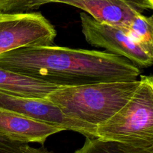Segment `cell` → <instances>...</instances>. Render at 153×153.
<instances>
[{
	"label": "cell",
	"instance_id": "8fae6325",
	"mask_svg": "<svg viewBox=\"0 0 153 153\" xmlns=\"http://www.w3.org/2000/svg\"><path fill=\"white\" fill-rule=\"evenodd\" d=\"M74 153H153V147H139L112 140L86 138L83 146Z\"/></svg>",
	"mask_w": 153,
	"mask_h": 153
},
{
	"label": "cell",
	"instance_id": "5bb4252c",
	"mask_svg": "<svg viewBox=\"0 0 153 153\" xmlns=\"http://www.w3.org/2000/svg\"><path fill=\"white\" fill-rule=\"evenodd\" d=\"M55 1L56 0H32L31 7H32V9H36L37 7H40L41 5H43V4L51 2H55Z\"/></svg>",
	"mask_w": 153,
	"mask_h": 153
},
{
	"label": "cell",
	"instance_id": "9a60e30c",
	"mask_svg": "<svg viewBox=\"0 0 153 153\" xmlns=\"http://www.w3.org/2000/svg\"><path fill=\"white\" fill-rule=\"evenodd\" d=\"M148 1H149V3H150V4H153V0H147Z\"/></svg>",
	"mask_w": 153,
	"mask_h": 153
},
{
	"label": "cell",
	"instance_id": "277c9868",
	"mask_svg": "<svg viewBox=\"0 0 153 153\" xmlns=\"http://www.w3.org/2000/svg\"><path fill=\"white\" fill-rule=\"evenodd\" d=\"M54 25L39 12H0V55L20 48L51 46Z\"/></svg>",
	"mask_w": 153,
	"mask_h": 153
},
{
	"label": "cell",
	"instance_id": "4fadbf2b",
	"mask_svg": "<svg viewBox=\"0 0 153 153\" xmlns=\"http://www.w3.org/2000/svg\"><path fill=\"white\" fill-rule=\"evenodd\" d=\"M32 0H0L1 13H24L32 10Z\"/></svg>",
	"mask_w": 153,
	"mask_h": 153
},
{
	"label": "cell",
	"instance_id": "7c38bea8",
	"mask_svg": "<svg viewBox=\"0 0 153 153\" xmlns=\"http://www.w3.org/2000/svg\"><path fill=\"white\" fill-rule=\"evenodd\" d=\"M0 153H54L46 148H34L28 143L7 140L0 136Z\"/></svg>",
	"mask_w": 153,
	"mask_h": 153
},
{
	"label": "cell",
	"instance_id": "5b68a950",
	"mask_svg": "<svg viewBox=\"0 0 153 153\" xmlns=\"http://www.w3.org/2000/svg\"><path fill=\"white\" fill-rule=\"evenodd\" d=\"M82 31L91 46L128 60L139 68L152 65L153 56L133 41L123 28L100 23L85 12L80 13Z\"/></svg>",
	"mask_w": 153,
	"mask_h": 153
},
{
	"label": "cell",
	"instance_id": "6da1fadb",
	"mask_svg": "<svg viewBox=\"0 0 153 153\" xmlns=\"http://www.w3.org/2000/svg\"><path fill=\"white\" fill-rule=\"evenodd\" d=\"M0 67L61 87L134 81L142 73L128 60L109 52L54 45L1 54Z\"/></svg>",
	"mask_w": 153,
	"mask_h": 153
},
{
	"label": "cell",
	"instance_id": "ba28073f",
	"mask_svg": "<svg viewBox=\"0 0 153 153\" xmlns=\"http://www.w3.org/2000/svg\"><path fill=\"white\" fill-rule=\"evenodd\" d=\"M62 131L66 130L28 117L0 110V136L7 140L43 145L48 137Z\"/></svg>",
	"mask_w": 153,
	"mask_h": 153
},
{
	"label": "cell",
	"instance_id": "52a82bcc",
	"mask_svg": "<svg viewBox=\"0 0 153 153\" xmlns=\"http://www.w3.org/2000/svg\"><path fill=\"white\" fill-rule=\"evenodd\" d=\"M55 2L78 7L100 23L120 28L153 7L147 0H56Z\"/></svg>",
	"mask_w": 153,
	"mask_h": 153
},
{
	"label": "cell",
	"instance_id": "9c48e42d",
	"mask_svg": "<svg viewBox=\"0 0 153 153\" xmlns=\"http://www.w3.org/2000/svg\"><path fill=\"white\" fill-rule=\"evenodd\" d=\"M63 87L0 67V91L17 97L46 99Z\"/></svg>",
	"mask_w": 153,
	"mask_h": 153
},
{
	"label": "cell",
	"instance_id": "30bf717a",
	"mask_svg": "<svg viewBox=\"0 0 153 153\" xmlns=\"http://www.w3.org/2000/svg\"><path fill=\"white\" fill-rule=\"evenodd\" d=\"M123 29L145 52L153 56V17L138 14Z\"/></svg>",
	"mask_w": 153,
	"mask_h": 153
},
{
	"label": "cell",
	"instance_id": "8992f818",
	"mask_svg": "<svg viewBox=\"0 0 153 153\" xmlns=\"http://www.w3.org/2000/svg\"><path fill=\"white\" fill-rule=\"evenodd\" d=\"M0 110L58 126L66 131L79 133L86 138H97V127L69 117L46 99L25 98L0 91Z\"/></svg>",
	"mask_w": 153,
	"mask_h": 153
},
{
	"label": "cell",
	"instance_id": "3957f363",
	"mask_svg": "<svg viewBox=\"0 0 153 153\" xmlns=\"http://www.w3.org/2000/svg\"><path fill=\"white\" fill-rule=\"evenodd\" d=\"M97 137L139 147H153V78L140 76L128 102L97 127Z\"/></svg>",
	"mask_w": 153,
	"mask_h": 153
},
{
	"label": "cell",
	"instance_id": "7a4b0ae2",
	"mask_svg": "<svg viewBox=\"0 0 153 153\" xmlns=\"http://www.w3.org/2000/svg\"><path fill=\"white\" fill-rule=\"evenodd\" d=\"M140 85V79L63 87L46 100L70 118L99 126L119 111Z\"/></svg>",
	"mask_w": 153,
	"mask_h": 153
}]
</instances>
